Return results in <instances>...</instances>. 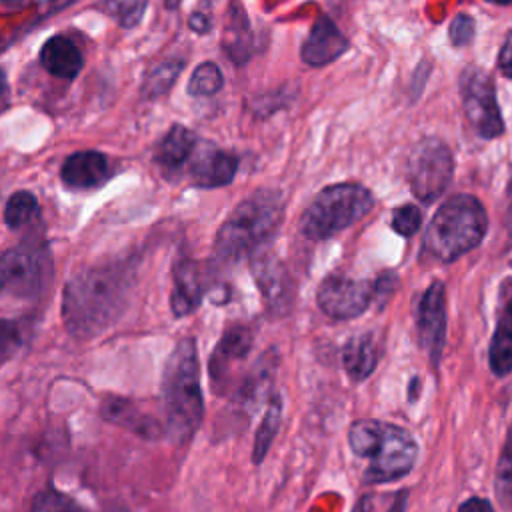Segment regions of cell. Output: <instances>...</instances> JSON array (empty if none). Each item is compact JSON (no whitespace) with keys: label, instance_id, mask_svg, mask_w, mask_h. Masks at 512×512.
I'll use <instances>...</instances> for the list:
<instances>
[{"label":"cell","instance_id":"obj_32","mask_svg":"<svg viewBox=\"0 0 512 512\" xmlns=\"http://www.w3.org/2000/svg\"><path fill=\"white\" fill-rule=\"evenodd\" d=\"M496 486H498L500 498L510 506L512 504V446L506 448V452L500 460L498 474H496Z\"/></svg>","mask_w":512,"mask_h":512},{"label":"cell","instance_id":"obj_8","mask_svg":"<svg viewBox=\"0 0 512 512\" xmlns=\"http://www.w3.org/2000/svg\"><path fill=\"white\" fill-rule=\"evenodd\" d=\"M454 160L448 146L438 138L420 140L408 158V182L416 198L432 202L448 188Z\"/></svg>","mask_w":512,"mask_h":512},{"label":"cell","instance_id":"obj_14","mask_svg":"<svg viewBox=\"0 0 512 512\" xmlns=\"http://www.w3.org/2000/svg\"><path fill=\"white\" fill-rule=\"evenodd\" d=\"M252 272L266 306L276 312L286 310L292 300V282L282 262L270 254H258L252 260Z\"/></svg>","mask_w":512,"mask_h":512},{"label":"cell","instance_id":"obj_29","mask_svg":"<svg viewBox=\"0 0 512 512\" xmlns=\"http://www.w3.org/2000/svg\"><path fill=\"white\" fill-rule=\"evenodd\" d=\"M148 0H104L102 10L114 18L122 28H134L144 12H146Z\"/></svg>","mask_w":512,"mask_h":512},{"label":"cell","instance_id":"obj_28","mask_svg":"<svg viewBox=\"0 0 512 512\" xmlns=\"http://www.w3.org/2000/svg\"><path fill=\"white\" fill-rule=\"evenodd\" d=\"M28 342V328L20 320L0 318V366L12 360Z\"/></svg>","mask_w":512,"mask_h":512},{"label":"cell","instance_id":"obj_9","mask_svg":"<svg viewBox=\"0 0 512 512\" xmlns=\"http://www.w3.org/2000/svg\"><path fill=\"white\" fill-rule=\"evenodd\" d=\"M394 278H380L378 282L354 280L348 276H328L318 288L320 310L334 320H350L360 316L374 298L388 292Z\"/></svg>","mask_w":512,"mask_h":512},{"label":"cell","instance_id":"obj_31","mask_svg":"<svg viewBox=\"0 0 512 512\" xmlns=\"http://www.w3.org/2000/svg\"><path fill=\"white\" fill-rule=\"evenodd\" d=\"M420 220H422L420 210L414 204H406V206H400L394 210L392 228L402 236H412L418 230Z\"/></svg>","mask_w":512,"mask_h":512},{"label":"cell","instance_id":"obj_12","mask_svg":"<svg viewBox=\"0 0 512 512\" xmlns=\"http://www.w3.org/2000/svg\"><path fill=\"white\" fill-rule=\"evenodd\" d=\"M252 330L248 326H230L210 356V380L214 392H224L232 380V370L252 350Z\"/></svg>","mask_w":512,"mask_h":512},{"label":"cell","instance_id":"obj_13","mask_svg":"<svg viewBox=\"0 0 512 512\" xmlns=\"http://www.w3.org/2000/svg\"><path fill=\"white\" fill-rule=\"evenodd\" d=\"M238 156L218 148H202L192 154L188 176L200 188H218L234 180Z\"/></svg>","mask_w":512,"mask_h":512},{"label":"cell","instance_id":"obj_5","mask_svg":"<svg viewBox=\"0 0 512 512\" xmlns=\"http://www.w3.org/2000/svg\"><path fill=\"white\" fill-rule=\"evenodd\" d=\"M484 206L468 194H456L434 214L426 236V250L442 262H452L470 252L486 234Z\"/></svg>","mask_w":512,"mask_h":512},{"label":"cell","instance_id":"obj_23","mask_svg":"<svg viewBox=\"0 0 512 512\" xmlns=\"http://www.w3.org/2000/svg\"><path fill=\"white\" fill-rule=\"evenodd\" d=\"M490 368L496 376H506L512 370V298L502 308L490 342Z\"/></svg>","mask_w":512,"mask_h":512},{"label":"cell","instance_id":"obj_25","mask_svg":"<svg viewBox=\"0 0 512 512\" xmlns=\"http://www.w3.org/2000/svg\"><path fill=\"white\" fill-rule=\"evenodd\" d=\"M38 220H40V206L32 192L18 190L8 198L4 206V222L8 228L12 230L28 228Z\"/></svg>","mask_w":512,"mask_h":512},{"label":"cell","instance_id":"obj_35","mask_svg":"<svg viewBox=\"0 0 512 512\" xmlns=\"http://www.w3.org/2000/svg\"><path fill=\"white\" fill-rule=\"evenodd\" d=\"M498 66L502 70L504 76L512 78V32H508L502 48H500V56H498Z\"/></svg>","mask_w":512,"mask_h":512},{"label":"cell","instance_id":"obj_6","mask_svg":"<svg viewBox=\"0 0 512 512\" xmlns=\"http://www.w3.org/2000/svg\"><path fill=\"white\" fill-rule=\"evenodd\" d=\"M372 206V194L364 186L334 184L316 194L302 212L298 228L310 240H324L358 222Z\"/></svg>","mask_w":512,"mask_h":512},{"label":"cell","instance_id":"obj_17","mask_svg":"<svg viewBox=\"0 0 512 512\" xmlns=\"http://www.w3.org/2000/svg\"><path fill=\"white\" fill-rule=\"evenodd\" d=\"M346 50H348L346 36L338 30V26L328 16H320L314 22L308 38L304 40L300 54L308 66H324L336 60Z\"/></svg>","mask_w":512,"mask_h":512},{"label":"cell","instance_id":"obj_40","mask_svg":"<svg viewBox=\"0 0 512 512\" xmlns=\"http://www.w3.org/2000/svg\"><path fill=\"white\" fill-rule=\"evenodd\" d=\"M4 6H10V8H18L20 4H24V0H0Z\"/></svg>","mask_w":512,"mask_h":512},{"label":"cell","instance_id":"obj_34","mask_svg":"<svg viewBox=\"0 0 512 512\" xmlns=\"http://www.w3.org/2000/svg\"><path fill=\"white\" fill-rule=\"evenodd\" d=\"M190 28L198 34H206L212 26V14H210V8H208V2H204V8H196L192 14H190Z\"/></svg>","mask_w":512,"mask_h":512},{"label":"cell","instance_id":"obj_1","mask_svg":"<svg viewBox=\"0 0 512 512\" xmlns=\"http://www.w3.org/2000/svg\"><path fill=\"white\" fill-rule=\"evenodd\" d=\"M138 258L114 256L76 270L62 290V320L70 336L88 340L108 330L126 310Z\"/></svg>","mask_w":512,"mask_h":512},{"label":"cell","instance_id":"obj_10","mask_svg":"<svg viewBox=\"0 0 512 512\" xmlns=\"http://www.w3.org/2000/svg\"><path fill=\"white\" fill-rule=\"evenodd\" d=\"M460 94L468 122L482 138L502 134V114L496 104L492 78L480 68H466L460 76Z\"/></svg>","mask_w":512,"mask_h":512},{"label":"cell","instance_id":"obj_20","mask_svg":"<svg viewBox=\"0 0 512 512\" xmlns=\"http://www.w3.org/2000/svg\"><path fill=\"white\" fill-rule=\"evenodd\" d=\"M100 412H102V418H106L108 422L128 428L134 434H140L144 438L162 436V426L152 416L142 412L136 404H132L130 400H124V398L104 400Z\"/></svg>","mask_w":512,"mask_h":512},{"label":"cell","instance_id":"obj_11","mask_svg":"<svg viewBox=\"0 0 512 512\" xmlns=\"http://www.w3.org/2000/svg\"><path fill=\"white\" fill-rule=\"evenodd\" d=\"M418 336L430 360L438 364L446 336V296L444 284L434 282L428 286L418 304Z\"/></svg>","mask_w":512,"mask_h":512},{"label":"cell","instance_id":"obj_39","mask_svg":"<svg viewBox=\"0 0 512 512\" xmlns=\"http://www.w3.org/2000/svg\"><path fill=\"white\" fill-rule=\"evenodd\" d=\"M8 92V80H6V74L0 70V98H4Z\"/></svg>","mask_w":512,"mask_h":512},{"label":"cell","instance_id":"obj_38","mask_svg":"<svg viewBox=\"0 0 512 512\" xmlns=\"http://www.w3.org/2000/svg\"><path fill=\"white\" fill-rule=\"evenodd\" d=\"M404 506H406V492H400V494H396V500H394L390 512H404Z\"/></svg>","mask_w":512,"mask_h":512},{"label":"cell","instance_id":"obj_37","mask_svg":"<svg viewBox=\"0 0 512 512\" xmlns=\"http://www.w3.org/2000/svg\"><path fill=\"white\" fill-rule=\"evenodd\" d=\"M504 222L508 232L512 234V174H510V182L506 188V210H504Z\"/></svg>","mask_w":512,"mask_h":512},{"label":"cell","instance_id":"obj_24","mask_svg":"<svg viewBox=\"0 0 512 512\" xmlns=\"http://www.w3.org/2000/svg\"><path fill=\"white\" fill-rule=\"evenodd\" d=\"M182 68H184L182 58H168V60H162L160 64H156L144 76V82H142V88H140V98L142 100H156V98L164 96L166 92H170V88L178 80Z\"/></svg>","mask_w":512,"mask_h":512},{"label":"cell","instance_id":"obj_15","mask_svg":"<svg viewBox=\"0 0 512 512\" xmlns=\"http://www.w3.org/2000/svg\"><path fill=\"white\" fill-rule=\"evenodd\" d=\"M172 294H170V306L174 316H188L192 314L202 298H204V290H206V280L202 274L200 264H196L190 258H180L174 264L172 270Z\"/></svg>","mask_w":512,"mask_h":512},{"label":"cell","instance_id":"obj_21","mask_svg":"<svg viewBox=\"0 0 512 512\" xmlns=\"http://www.w3.org/2000/svg\"><path fill=\"white\" fill-rule=\"evenodd\" d=\"M196 146H198L196 134L192 130H188L186 126H182V124H174L162 136V140L156 144L154 160L162 168L174 170V168L182 166L186 160L192 158Z\"/></svg>","mask_w":512,"mask_h":512},{"label":"cell","instance_id":"obj_22","mask_svg":"<svg viewBox=\"0 0 512 512\" xmlns=\"http://www.w3.org/2000/svg\"><path fill=\"white\" fill-rule=\"evenodd\" d=\"M378 358L380 350L372 334H360L350 338L342 350V364L346 368V374L354 382L366 380L374 372Z\"/></svg>","mask_w":512,"mask_h":512},{"label":"cell","instance_id":"obj_16","mask_svg":"<svg viewBox=\"0 0 512 512\" xmlns=\"http://www.w3.org/2000/svg\"><path fill=\"white\" fill-rule=\"evenodd\" d=\"M60 178L68 188L74 190L98 188L110 178L108 158L96 150L74 152L64 160L60 168Z\"/></svg>","mask_w":512,"mask_h":512},{"label":"cell","instance_id":"obj_18","mask_svg":"<svg viewBox=\"0 0 512 512\" xmlns=\"http://www.w3.org/2000/svg\"><path fill=\"white\" fill-rule=\"evenodd\" d=\"M40 64L46 72L56 78L72 80L84 66V58L80 48L66 36L56 34L48 38L40 48Z\"/></svg>","mask_w":512,"mask_h":512},{"label":"cell","instance_id":"obj_30","mask_svg":"<svg viewBox=\"0 0 512 512\" xmlns=\"http://www.w3.org/2000/svg\"><path fill=\"white\" fill-rule=\"evenodd\" d=\"M30 512H84V510L70 496H66L54 488H48V490L38 492V496L32 502Z\"/></svg>","mask_w":512,"mask_h":512},{"label":"cell","instance_id":"obj_2","mask_svg":"<svg viewBox=\"0 0 512 512\" xmlns=\"http://www.w3.org/2000/svg\"><path fill=\"white\" fill-rule=\"evenodd\" d=\"M284 218V196L274 188H260L246 196L222 222L214 238V256L236 262L266 244Z\"/></svg>","mask_w":512,"mask_h":512},{"label":"cell","instance_id":"obj_3","mask_svg":"<svg viewBox=\"0 0 512 512\" xmlns=\"http://www.w3.org/2000/svg\"><path fill=\"white\" fill-rule=\"evenodd\" d=\"M162 408L166 416V430L174 442H188L204 416L194 338H182L166 360L162 374Z\"/></svg>","mask_w":512,"mask_h":512},{"label":"cell","instance_id":"obj_7","mask_svg":"<svg viewBox=\"0 0 512 512\" xmlns=\"http://www.w3.org/2000/svg\"><path fill=\"white\" fill-rule=\"evenodd\" d=\"M50 252L42 238H26L0 254V296L34 298L50 276Z\"/></svg>","mask_w":512,"mask_h":512},{"label":"cell","instance_id":"obj_19","mask_svg":"<svg viewBox=\"0 0 512 512\" xmlns=\"http://www.w3.org/2000/svg\"><path fill=\"white\" fill-rule=\"evenodd\" d=\"M252 30L244 8L234 0L226 12V22L222 30V50L234 64H244L252 54Z\"/></svg>","mask_w":512,"mask_h":512},{"label":"cell","instance_id":"obj_26","mask_svg":"<svg viewBox=\"0 0 512 512\" xmlns=\"http://www.w3.org/2000/svg\"><path fill=\"white\" fill-rule=\"evenodd\" d=\"M282 422V400L278 396L268 400V406L264 410V418L256 430L254 436V448H252V462L260 464L262 458L266 456L272 440L276 438V432L280 430Z\"/></svg>","mask_w":512,"mask_h":512},{"label":"cell","instance_id":"obj_36","mask_svg":"<svg viewBox=\"0 0 512 512\" xmlns=\"http://www.w3.org/2000/svg\"><path fill=\"white\" fill-rule=\"evenodd\" d=\"M458 512H494V508L488 500H484L480 496H472V498H468L466 502L460 504Z\"/></svg>","mask_w":512,"mask_h":512},{"label":"cell","instance_id":"obj_4","mask_svg":"<svg viewBox=\"0 0 512 512\" xmlns=\"http://www.w3.org/2000/svg\"><path fill=\"white\" fill-rule=\"evenodd\" d=\"M352 452L368 460V482H392L406 476L418 458V444L412 434L396 424L362 418L348 430Z\"/></svg>","mask_w":512,"mask_h":512},{"label":"cell","instance_id":"obj_41","mask_svg":"<svg viewBox=\"0 0 512 512\" xmlns=\"http://www.w3.org/2000/svg\"><path fill=\"white\" fill-rule=\"evenodd\" d=\"M488 2H494V4H502V6H504V4H510L512 0H488Z\"/></svg>","mask_w":512,"mask_h":512},{"label":"cell","instance_id":"obj_27","mask_svg":"<svg viewBox=\"0 0 512 512\" xmlns=\"http://www.w3.org/2000/svg\"><path fill=\"white\" fill-rule=\"evenodd\" d=\"M224 86V74L214 62H202L194 68L188 80L190 96H214Z\"/></svg>","mask_w":512,"mask_h":512},{"label":"cell","instance_id":"obj_33","mask_svg":"<svg viewBox=\"0 0 512 512\" xmlns=\"http://www.w3.org/2000/svg\"><path fill=\"white\" fill-rule=\"evenodd\" d=\"M450 40L454 46H462L468 44L474 36V20L466 14H458L452 24H450Z\"/></svg>","mask_w":512,"mask_h":512}]
</instances>
